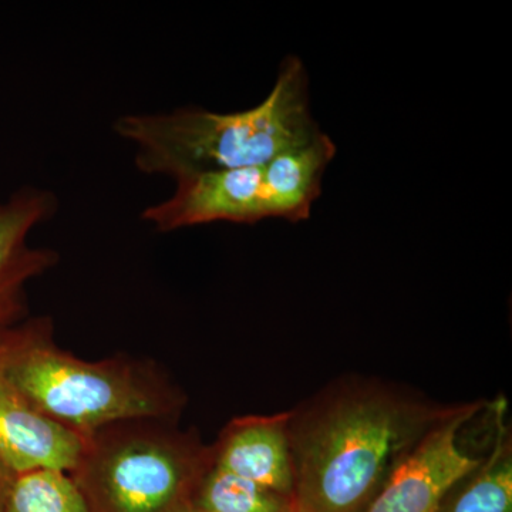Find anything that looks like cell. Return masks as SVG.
Masks as SVG:
<instances>
[{
  "mask_svg": "<svg viewBox=\"0 0 512 512\" xmlns=\"http://www.w3.org/2000/svg\"><path fill=\"white\" fill-rule=\"evenodd\" d=\"M454 406L353 376L289 412L296 512H365L421 439Z\"/></svg>",
  "mask_w": 512,
  "mask_h": 512,
  "instance_id": "1",
  "label": "cell"
},
{
  "mask_svg": "<svg viewBox=\"0 0 512 512\" xmlns=\"http://www.w3.org/2000/svg\"><path fill=\"white\" fill-rule=\"evenodd\" d=\"M305 64L286 57L271 93L251 109L215 113L181 107L168 113L126 114L117 136L133 144L141 173L174 181L252 167L309 146L323 133L309 104Z\"/></svg>",
  "mask_w": 512,
  "mask_h": 512,
  "instance_id": "2",
  "label": "cell"
},
{
  "mask_svg": "<svg viewBox=\"0 0 512 512\" xmlns=\"http://www.w3.org/2000/svg\"><path fill=\"white\" fill-rule=\"evenodd\" d=\"M0 373L37 412L83 437L124 420H178L187 404L151 360L89 362L59 348L49 316L0 332Z\"/></svg>",
  "mask_w": 512,
  "mask_h": 512,
  "instance_id": "3",
  "label": "cell"
},
{
  "mask_svg": "<svg viewBox=\"0 0 512 512\" xmlns=\"http://www.w3.org/2000/svg\"><path fill=\"white\" fill-rule=\"evenodd\" d=\"M178 420L136 419L84 437L70 477L89 512H188L212 448Z\"/></svg>",
  "mask_w": 512,
  "mask_h": 512,
  "instance_id": "4",
  "label": "cell"
},
{
  "mask_svg": "<svg viewBox=\"0 0 512 512\" xmlns=\"http://www.w3.org/2000/svg\"><path fill=\"white\" fill-rule=\"evenodd\" d=\"M335 156L336 144L322 133L309 146L266 164L184 178L175 181L167 200L143 211V220L163 234L214 222L309 220Z\"/></svg>",
  "mask_w": 512,
  "mask_h": 512,
  "instance_id": "5",
  "label": "cell"
},
{
  "mask_svg": "<svg viewBox=\"0 0 512 512\" xmlns=\"http://www.w3.org/2000/svg\"><path fill=\"white\" fill-rule=\"evenodd\" d=\"M485 404L454 406L396 467L365 512L439 511L448 491L480 463L461 444V433Z\"/></svg>",
  "mask_w": 512,
  "mask_h": 512,
  "instance_id": "6",
  "label": "cell"
},
{
  "mask_svg": "<svg viewBox=\"0 0 512 512\" xmlns=\"http://www.w3.org/2000/svg\"><path fill=\"white\" fill-rule=\"evenodd\" d=\"M57 210L53 192L23 187L0 202V332L22 322L28 312L26 286L59 261L57 252L32 247L30 232Z\"/></svg>",
  "mask_w": 512,
  "mask_h": 512,
  "instance_id": "7",
  "label": "cell"
},
{
  "mask_svg": "<svg viewBox=\"0 0 512 512\" xmlns=\"http://www.w3.org/2000/svg\"><path fill=\"white\" fill-rule=\"evenodd\" d=\"M84 437L47 419L0 373V468L9 476L36 470L70 473Z\"/></svg>",
  "mask_w": 512,
  "mask_h": 512,
  "instance_id": "8",
  "label": "cell"
},
{
  "mask_svg": "<svg viewBox=\"0 0 512 512\" xmlns=\"http://www.w3.org/2000/svg\"><path fill=\"white\" fill-rule=\"evenodd\" d=\"M288 420L289 412L235 417L211 446L212 464L293 498L295 477Z\"/></svg>",
  "mask_w": 512,
  "mask_h": 512,
  "instance_id": "9",
  "label": "cell"
},
{
  "mask_svg": "<svg viewBox=\"0 0 512 512\" xmlns=\"http://www.w3.org/2000/svg\"><path fill=\"white\" fill-rule=\"evenodd\" d=\"M507 403H493V443L487 456L446 495L437 512H512V444Z\"/></svg>",
  "mask_w": 512,
  "mask_h": 512,
  "instance_id": "10",
  "label": "cell"
},
{
  "mask_svg": "<svg viewBox=\"0 0 512 512\" xmlns=\"http://www.w3.org/2000/svg\"><path fill=\"white\" fill-rule=\"evenodd\" d=\"M192 508L197 512H296L292 497L234 476L214 464L202 478Z\"/></svg>",
  "mask_w": 512,
  "mask_h": 512,
  "instance_id": "11",
  "label": "cell"
},
{
  "mask_svg": "<svg viewBox=\"0 0 512 512\" xmlns=\"http://www.w3.org/2000/svg\"><path fill=\"white\" fill-rule=\"evenodd\" d=\"M2 512H89L69 473L36 470L12 476L6 484Z\"/></svg>",
  "mask_w": 512,
  "mask_h": 512,
  "instance_id": "12",
  "label": "cell"
},
{
  "mask_svg": "<svg viewBox=\"0 0 512 512\" xmlns=\"http://www.w3.org/2000/svg\"><path fill=\"white\" fill-rule=\"evenodd\" d=\"M10 477L12 476H9L0 468V512H2L3 495H5L6 484H8Z\"/></svg>",
  "mask_w": 512,
  "mask_h": 512,
  "instance_id": "13",
  "label": "cell"
},
{
  "mask_svg": "<svg viewBox=\"0 0 512 512\" xmlns=\"http://www.w3.org/2000/svg\"><path fill=\"white\" fill-rule=\"evenodd\" d=\"M188 512H197V511H195V510H194V508H192V510H191V511H188Z\"/></svg>",
  "mask_w": 512,
  "mask_h": 512,
  "instance_id": "14",
  "label": "cell"
}]
</instances>
